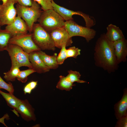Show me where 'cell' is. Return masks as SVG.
<instances>
[{"instance_id":"obj_1","label":"cell","mask_w":127,"mask_h":127,"mask_svg":"<svg viewBox=\"0 0 127 127\" xmlns=\"http://www.w3.org/2000/svg\"><path fill=\"white\" fill-rule=\"evenodd\" d=\"M94 60L95 66L109 73L115 72L119 67L115 55L113 42L105 34H101L96 42Z\"/></svg>"},{"instance_id":"obj_2","label":"cell","mask_w":127,"mask_h":127,"mask_svg":"<svg viewBox=\"0 0 127 127\" xmlns=\"http://www.w3.org/2000/svg\"><path fill=\"white\" fill-rule=\"evenodd\" d=\"M16 6L17 15L25 21L28 27V31L29 33H31L33 25L37 21L42 11L40 5L34 0H32L31 6H24L18 3Z\"/></svg>"},{"instance_id":"obj_3","label":"cell","mask_w":127,"mask_h":127,"mask_svg":"<svg viewBox=\"0 0 127 127\" xmlns=\"http://www.w3.org/2000/svg\"><path fill=\"white\" fill-rule=\"evenodd\" d=\"M31 33L33 41L41 50H55L56 47L49 33L38 23L33 24Z\"/></svg>"},{"instance_id":"obj_4","label":"cell","mask_w":127,"mask_h":127,"mask_svg":"<svg viewBox=\"0 0 127 127\" xmlns=\"http://www.w3.org/2000/svg\"><path fill=\"white\" fill-rule=\"evenodd\" d=\"M37 21L40 25L48 32L64 27L65 22L63 18L53 9L42 11Z\"/></svg>"},{"instance_id":"obj_5","label":"cell","mask_w":127,"mask_h":127,"mask_svg":"<svg viewBox=\"0 0 127 127\" xmlns=\"http://www.w3.org/2000/svg\"><path fill=\"white\" fill-rule=\"evenodd\" d=\"M5 50L10 57L11 61V67L22 66L32 68L29 59V54L24 51L20 46L16 44H8Z\"/></svg>"},{"instance_id":"obj_6","label":"cell","mask_w":127,"mask_h":127,"mask_svg":"<svg viewBox=\"0 0 127 127\" xmlns=\"http://www.w3.org/2000/svg\"><path fill=\"white\" fill-rule=\"evenodd\" d=\"M64 27L70 37L79 36L84 38L88 42L95 37L96 32L94 29L78 24L73 20L65 22Z\"/></svg>"},{"instance_id":"obj_7","label":"cell","mask_w":127,"mask_h":127,"mask_svg":"<svg viewBox=\"0 0 127 127\" xmlns=\"http://www.w3.org/2000/svg\"><path fill=\"white\" fill-rule=\"evenodd\" d=\"M52 5L53 9L57 13L66 21L73 20L72 16L74 15L81 16L84 19L86 27L91 28L96 24V21L92 16L79 11H75L67 9L56 3L52 0Z\"/></svg>"},{"instance_id":"obj_8","label":"cell","mask_w":127,"mask_h":127,"mask_svg":"<svg viewBox=\"0 0 127 127\" xmlns=\"http://www.w3.org/2000/svg\"><path fill=\"white\" fill-rule=\"evenodd\" d=\"M9 44L18 45L29 54L33 51L41 50L33 41L32 33H27L12 36L9 40Z\"/></svg>"},{"instance_id":"obj_9","label":"cell","mask_w":127,"mask_h":127,"mask_svg":"<svg viewBox=\"0 0 127 127\" xmlns=\"http://www.w3.org/2000/svg\"><path fill=\"white\" fill-rule=\"evenodd\" d=\"M17 3L16 0H8L5 3L1 5L0 10L1 26L10 24L14 21L17 14L14 5Z\"/></svg>"},{"instance_id":"obj_10","label":"cell","mask_w":127,"mask_h":127,"mask_svg":"<svg viewBox=\"0 0 127 127\" xmlns=\"http://www.w3.org/2000/svg\"><path fill=\"white\" fill-rule=\"evenodd\" d=\"M48 32L49 33L56 47L61 48L64 46L67 47L71 45L73 43L64 27L53 29Z\"/></svg>"},{"instance_id":"obj_11","label":"cell","mask_w":127,"mask_h":127,"mask_svg":"<svg viewBox=\"0 0 127 127\" xmlns=\"http://www.w3.org/2000/svg\"><path fill=\"white\" fill-rule=\"evenodd\" d=\"M34 111V109L27 99L22 100L18 107L15 110L20 114L22 118L27 122L36 121V118Z\"/></svg>"},{"instance_id":"obj_12","label":"cell","mask_w":127,"mask_h":127,"mask_svg":"<svg viewBox=\"0 0 127 127\" xmlns=\"http://www.w3.org/2000/svg\"><path fill=\"white\" fill-rule=\"evenodd\" d=\"M5 29L10 32L12 36L27 33L28 31V27L26 23L18 15L13 22L6 26Z\"/></svg>"},{"instance_id":"obj_13","label":"cell","mask_w":127,"mask_h":127,"mask_svg":"<svg viewBox=\"0 0 127 127\" xmlns=\"http://www.w3.org/2000/svg\"><path fill=\"white\" fill-rule=\"evenodd\" d=\"M116 60L119 64L127 60V40L125 37L113 42Z\"/></svg>"},{"instance_id":"obj_14","label":"cell","mask_w":127,"mask_h":127,"mask_svg":"<svg viewBox=\"0 0 127 127\" xmlns=\"http://www.w3.org/2000/svg\"><path fill=\"white\" fill-rule=\"evenodd\" d=\"M29 59L32 68L35 72L44 73L49 71L50 69L46 66L40 58L37 51L31 52L29 53Z\"/></svg>"},{"instance_id":"obj_15","label":"cell","mask_w":127,"mask_h":127,"mask_svg":"<svg viewBox=\"0 0 127 127\" xmlns=\"http://www.w3.org/2000/svg\"><path fill=\"white\" fill-rule=\"evenodd\" d=\"M115 115L117 119L127 115V90L125 88L121 99L114 106Z\"/></svg>"},{"instance_id":"obj_16","label":"cell","mask_w":127,"mask_h":127,"mask_svg":"<svg viewBox=\"0 0 127 127\" xmlns=\"http://www.w3.org/2000/svg\"><path fill=\"white\" fill-rule=\"evenodd\" d=\"M107 30L105 35L112 42L124 37L122 31L119 27L115 25L109 24L107 27Z\"/></svg>"},{"instance_id":"obj_17","label":"cell","mask_w":127,"mask_h":127,"mask_svg":"<svg viewBox=\"0 0 127 127\" xmlns=\"http://www.w3.org/2000/svg\"><path fill=\"white\" fill-rule=\"evenodd\" d=\"M37 52L40 58L44 64L50 69H56L58 68L59 65L57 61V56L56 53H55L53 56H50L41 50Z\"/></svg>"},{"instance_id":"obj_18","label":"cell","mask_w":127,"mask_h":127,"mask_svg":"<svg viewBox=\"0 0 127 127\" xmlns=\"http://www.w3.org/2000/svg\"><path fill=\"white\" fill-rule=\"evenodd\" d=\"M0 94L4 99L8 106L15 110L18 107L22 100L15 96L13 94L5 93L0 90Z\"/></svg>"},{"instance_id":"obj_19","label":"cell","mask_w":127,"mask_h":127,"mask_svg":"<svg viewBox=\"0 0 127 127\" xmlns=\"http://www.w3.org/2000/svg\"><path fill=\"white\" fill-rule=\"evenodd\" d=\"M12 36L11 33L5 29H0V52L5 50Z\"/></svg>"},{"instance_id":"obj_20","label":"cell","mask_w":127,"mask_h":127,"mask_svg":"<svg viewBox=\"0 0 127 127\" xmlns=\"http://www.w3.org/2000/svg\"><path fill=\"white\" fill-rule=\"evenodd\" d=\"M59 78V80L56 86L57 88L62 90L69 91L72 89L73 86H75V84L67 80L66 77L60 75Z\"/></svg>"},{"instance_id":"obj_21","label":"cell","mask_w":127,"mask_h":127,"mask_svg":"<svg viewBox=\"0 0 127 127\" xmlns=\"http://www.w3.org/2000/svg\"><path fill=\"white\" fill-rule=\"evenodd\" d=\"M20 71L18 67H11L8 71L3 73L4 78L7 81H15Z\"/></svg>"},{"instance_id":"obj_22","label":"cell","mask_w":127,"mask_h":127,"mask_svg":"<svg viewBox=\"0 0 127 127\" xmlns=\"http://www.w3.org/2000/svg\"><path fill=\"white\" fill-rule=\"evenodd\" d=\"M68 74L66 77V79L68 81L73 83L76 82L79 83H86L85 81L80 79L81 75L79 72L70 70L68 71Z\"/></svg>"},{"instance_id":"obj_23","label":"cell","mask_w":127,"mask_h":127,"mask_svg":"<svg viewBox=\"0 0 127 127\" xmlns=\"http://www.w3.org/2000/svg\"><path fill=\"white\" fill-rule=\"evenodd\" d=\"M35 72L33 69L30 68L25 70L20 71L16 78L19 81L24 83L27 82L28 76Z\"/></svg>"},{"instance_id":"obj_24","label":"cell","mask_w":127,"mask_h":127,"mask_svg":"<svg viewBox=\"0 0 127 127\" xmlns=\"http://www.w3.org/2000/svg\"><path fill=\"white\" fill-rule=\"evenodd\" d=\"M4 89L7 91L9 93L13 94L14 91L13 86L10 81L8 83L5 82L0 75V90Z\"/></svg>"},{"instance_id":"obj_25","label":"cell","mask_w":127,"mask_h":127,"mask_svg":"<svg viewBox=\"0 0 127 127\" xmlns=\"http://www.w3.org/2000/svg\"><path fill=\"white\" fill-rule=\"evenodd\" d=\"M81 50L75 46L70 47L66 49V53L67 58L72 57L75 58L80 54Z\"/></svg>"},{"instance_id":"obj_26","label":"cell","mask_w":127,"mask_h":127,"mask_svg":"<svg viewBox=\"0 0 127 127\" xmlns=\"http://www.w3.org/2000/svg\"><path fill=\"white\" fill-rule=\"evenodd\" d=\"M66 47L64 45L62 47L60 52L58 56H57V61L59 65L63 64L65 60L67 58Z\"/></svg>"},{"instance_id":"obj_27","label":"cell","mask_w":127,"mask_h":127,"mask_svg":"<svg viewBox=\"0 0 127 127\" xmlns=\"http://www.w3.org/2000/svg\"><path fill=\"white\" fill-rule=\"evenodd\" d=\"M41 6L43 11L49 9H53L52 5V0H34Z\"/></svg>"},{"instance_id":"obj_28","label":"cell","mask_w":127,"mask_h":127,"mask_svg":"<svg viewBox=\"0 0 127 127\" xmlns=\"http://www.w3.org/2000/svg\"><path fill=\"white\" fill-rule=\"evenodd\" d=\"M37 84V81H32L28 83L24 87L23 91L24 94H30L32 91L36 87Z\"/></svg>"},{"instance_id":"obj_29","label":"cell","mask_w":127,"mask_h":127,"mask_svg":"<svg viewBox=\"0 0 127 127\" xmlns=\"http://www.w3.org/2000/svg\"><path fill=\"white\" fill-rule=\"evenodd\" d=\"M118 120L116 127H127V115L121 117Z\"/></svg>"},{"instance_id":"obj_30","label":"cell","mask_w":127,"mask_h":127,"mask_svg":"<svg viewBox=\"0 0 127 127\" xmlns=\"http://www.w3.org/2000/svg\"><path fill=\"white\" fill-rule=\"evenodd\" d=\"M18 3L21 5L26 7L31 6L32 4V0H16Z\"/></svg>"},{"instance_id":"obj_31","label":"cell","mask_w":127,"mask_h":127,"mask_svg":"<svg viewBox=\"0 0 127 127\" xmlns=\"http://www.w3.org/2000/svg\"><path fill=\"white\" fill-rule=\"evenodd\" d=\"M9 116L7 114L4 115V116L1 118H0V123L3 124L5 126L7 127L6 125L4 122V120L6 119L7 120L9 119Z\"/></svg>"},{"instance_id":"obj_32","label":"cell","mask_w":127,"mask_h":127,"mask_svg":"<svg viewBox=\"0 0 127 127\" xmlns=\"http://www.w3.org/2000/svg\"><path fill=\"white\" fill-rule=\"evenodd\" d=\"M7 0H1L2 1L3 4L5 3Z\"/></svg>"},{"instance_id":"obj_33","label":"cell","mask_w":127,"mask_h":127,"mask_svg":"<svg viewBox=\"0 0 127 127\" xmlns=\"http://www.w3.org/2000/svg\"><path fill=\"white\" fill-rule=\"evenodd\" d=\"M0 5H1L0 4ZM1 26L0 25V29H1Z\"/></svg>"}]
</instances>
